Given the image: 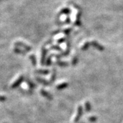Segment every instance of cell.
Here are the masks:
<instances>
[{"label":"cell","mask_w":123,"mask_h":123,"mask_svg":"<svg viewBox=\"0 0 123 123\" xmlns=\"http://www.w3.org/2000/svg\"><path fill=\"white\" fill-rule=\"evenodd\" d=\"M83 107L81 105H79L77 107V114L75 116V118L73 119V123H77L79 121V120L81 118V117L83 116Z\"/></svg>","instance_id":"6da1fadb"},{"label":"cell","mask_w":123,"mask_h":123,"mask_svg":"<svg viewBox=\"0 0 123 123\" xmlns=\"http://www.w3.org/2000/svg\"><path fill=\"white\" fill-rule=\"evenodd\" d=\"M90 44L92 45V47H94L95 49H98V51H104V49L105 48L100 44L98 42H97L96 40H92V42L90 43Z\"/></svg>","instance_id":"7a4b0ae2"},{"label":"cell","mask_w":123,"mask_h":123,"mask_svg":"<svg viewBox=\"0 0 123 123\" xmlns=\"http://www.w3.org/2000/svg\"><path fill=\"white\" fill-rule=\"evenodd\" d=\"M40 94H41L43 97H44L45 98H47V99H50V100L53 99L52 95H51L50 93H49L48 92H47L46 90H43V89H41V90H40Z\"/></svg>","instance_id":"3957f363"},{"label":"cell","mask_w":123,"mask_h":123,"mask_svg":"<svg viewBox=\"0 0 123 123\" xmlns=\"http://www.w3.org/2000/svg\"><path fill=\"white\" fill-rule=\"evenodd\" d=\"M47 53V50L45 49V47H43V49H42V55H41V64L42 65H43L44 64V59H45Z\"/></svg>","instance_id":"277c9868"},{"label":"cell","mask_w":123,"mask_h":123,"mask_svg":"<svg viewBox=\"0 0 123 123\" xmlns=\"http://www.w3.org/2000/svg\"><path fill=\"white\" fill-rule=\"evenodd\" d=\"M68 86V83H66V82H63V83H61V84H58L56 86V89L58 90H62L63 89H65Z\"/></svg>","instance_id":"5b68a950"},{"label":"cell","mask_w":123,"mask_h":123,"mask_svg":"<svg viewBox=\"0 0 123 123\" xmlns=\"http://www.w3.org/2000/svg\"><path fill=\"white\" fill-rule=\"evenodd\" d=\"M84 109H85V111L86 112H89L91 110H92V106H91V104L89 101H86L85 102V105H84Z\"/></svg>","instance_id":"8992f818"},{"label":"cell","mask_w":123,"mask_h":123,"mask_svg":"<svg viewBox=\"0 0 123 123\" xmlns=\"http://www.w3.org/2000/svg\"><path fill=\"white\" fill-rule=\"evenodd\" d=\"M90 43H89L88 41H86V42H85L84 44L81 45V49L82 50V51H86V50H88L89 47H90Z\"/></svg>","instance_id":"52a82bcc"},{"label":"cell","mask_w":123,"mask_h":123,"mask_svg":"<svg viewBox=\"0 0 123 123\" xmlns=\"http://www.w3.org/2000/svg\"><path fill=\"white\" fill-rule=\"evenodd\" d=\"M56 64L58 66H61V67H65V66H68V64L66 62L59 61V60L56 61Z\"/></svg>","instance_id":"ba28073f"},{"label":"cell","mask_w":123,"mask_h":123,"mask_svg":"<svg viewBox=\"0 0 123 123\" xmlns=\"http://www.w3.org/2000/svg\"><path fill=\"white\" fill-rule=\"evenodd\" d=\"M36 73L40 74V75H48L49 73V70H36Z\"/></svg>","instance_id":"9c48e42d"},{"label":"cell","mask_w":123,"mask_h":123,"mask_svg":"<svg viewBox=\"0 0 123 123\" xmlns=\"http://www.w3.org/2000/svg\"><path fill=\"white\" fill-rule=\"evenodd\" d=\"M36 80L40 82V83H41V84H44V86H49V83L48 81H45L43 79H41V78H40V77H36Z\"/></svg>","instance_id":"30bf717a"},{"label":"cell","mask_w":123,"mask_h":123,"mask_svg":"<svg viewBox=\"0 0 123 123\" xmlns=\"http://www.w3.org/2000/svg\"><path fill=\"white\" fill-rule=\"evenodd\" d=\"M55 77H56V72H55V70H53V72H52V74L50 77V81L51 82H53L55 80Z\"/></svg>","instance_id":"8fae6325"},{"label":"cell","mask_w":123,"mask_h":123,"mask_svg":"<svg viewBox=\"0 0 123 123\" xmlns=\"http://www.w3.org/2000/svg\"><path fill=\"white\" fill-rule=\"evenodd\" d=\"M77 62H78V57L77 56H74L71 60V64L73 66H75V65H77Z\"/></svg>","instance_id":"7c38bea8"},{"label":"cell","mask_w":123,"mask_h":123,"mask_svg":"<svg viewBox=\"0 0 123 123\" xmlns=\"http://www.w3.org/2000/svg\"><path fill=\"white\" fill-rule=\"evenodd\" d=\"M88 120L90 123H94L97 120V117L96 116H90L88 118Z\"/></svg>","instance_id":"4fadbf2b"},{"label":"cell","mask_w":123,"mask_h":123,"mask_svg":"<svg viewBox=\"0 0 123 123\" xmlns=\"http://www.w3.org/2000/svg\"><path fill=\"white\" fill-rule=\"evenodd\" d=\"M70 12V9L68 8H64L60 11V13L62 14H69Z\"/></svg>","instance_id":"5bb4252c"},{"label":"cell","mask_w":123,"mask_h":123,"mask_svg":"<svg viewBox=\"0 0 123 123\" xmlns=\"http://www.w3.org/2000/svg\"><path fill=\"white\" fill-rule=\"evenodd\" d=\"M51 57H52V55H50L47 58V62H46V65L47 66H50L51 64V58H52Z\"/></svg>","instance_id":"9a60e30c"},{"label":"cell","mask_w":123,"mask_h":123,"mask_svg":"<svg viewBox=\"0 0 123 123\" xmlns=\"http://www.w3.org/2000/svg\"><path fill=\"white\" fill-rule=\"evenodd\" d=\"M30 58L31 60V62H32V64H33L34 66H35L36 64V61L35 56H34V55H30Z\"/></svg>","instance_id":"2e32d148"},{"label":"cell","mask_w":123,"mask_h":123,"mask_svg":"<svg viewBox=\"0 0 123 123\" xmlns=\"http://www.w3.org/2000/svg\"><path fill=\"white\" fill-rule=\"evenodd\" d=\"M51 49L57 50V51H62V49L59 46H57V45H53L52 47H51Z\"/></svg>","instance_id":"e0dca14e"},{"label":"cell","mask_w":123,"mask_h":123,"mask_svg":"<svg viewBox=\"0 0 123 123\" xmlns=\"http://www.w3.org/2000/svg\"><path fill=\"white\" fill-rule=\"evenodd\" d=\"M64 40H65V38H60V39L57 40V43L58 44H60V43H62Z\"/></svg>","instance_id":"ac0fdd59"},{"label":"cell","mask_w":123,"mask_h":123,"mask_svg":"<svg viewBox=\"0 0 123 123\" xmlns=\"http://www.w3.org/2000/svg\"><path fill=\"white\" fill-rule=\"evenodd\" d=\"M70 30H71V29H66V30H64V32L65 34H69V32H70Z\"/></svg>","instance_id":"d6986e66"},{"label":"cell","mask_w":123,"mask_h":123,"mask_svg":"<svg viewBox=\"0 0 123 123\" xmlns=\"http://www.w3.org/2000/svg\"><path fill=\"white\" fill-rule=\"evenodd\" d=\"M55 58H57V59H60V58H61V56L60 55H57V54H55V55H53Z\"/></svg>","instance_id":"ffe728a7"},{"label":"cell","mask_w":123,"mask_h":123,"mask_svg":"<svg viewBox=\"0 0 123 123\" xmlns=\"http://www.w3.org/2000/svg\"><path fill=\"white\" fill-rule=\"evenodd\" d=\"M84 123V122H83V123Z\"/></svg>","instance_id":"44dd1931"}]
</instances>
